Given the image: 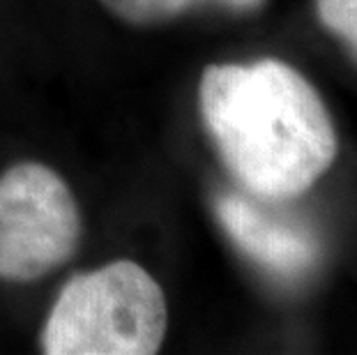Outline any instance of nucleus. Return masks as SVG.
<instances>
[{
  "mask_svg": "<svg viewBox=\"0 0 357 355\" xmlns=\"http://www.w3.org/2000/svg\"><path fill=\"white\" fill-rule=\"evenodd\" d=\"M100 3L132 26H155L180 14L189 0H100Z\"/></svg>",
  "mask_w": 357,
  "mask_h": 355,
  "instance_id": "nucleus-5",
  "label": "nucleus"
},
{
  "mask_svg": "<svg viewBox=\"0 0 357 355\" xmlns=\"http://www.w3.org/2000/svg\"><path fill=\"white\" fill-rule=\"evenodd\" d=\"M199 100L226 169L256 196L305 194L337 157V132L321 95L281 60L205 67Z\"/></svg>",
  "mask_w": 357,
  "mask_h": 355,
  "instance_id": "nucleus-1",
  "label": "nucleus"
},
{
  "mask_svg": "<svg viewBox=\"0 0 357 355\" xmlns=\"http://www.w3.org/2000/svg\"><path fill=\"white\" fill-rule=\"evenodd\" d=\"M217 215L233 243L270 273L300 277L314 268L318 243L300 226L265 215L235 194H224L217 201Z\"/></svg>",
  "mask_w": 357,
  "mask_h": 355,
  "instance_id": "nucleus-4",
  "label": "nucleus"
},
{
  "mask_svg": "<svg viewBox=\"0 0 357 355\" xmlns=\"http://www.w3.org/2000/svg\"><path fill=\"white\" fill-rule=\"evenodd\" d=\"M226 3H231L233 7H242V10H252V7L261 5L263 0H226Z\"/></svg>",
  "mask_w": 357,
  "mask_h": 355,
  "instance_id": "nucleus-7",
  "label": "nucleus"
},
{
  "mask_svg": "<svg viewBox=\"0 0 357 355\" xmlns=\"http://www.w3.org/2000/svg\"><path fill=\"white\" fill-rule=\"evenodd\" d=\"M321 24L357 58V0H316Z\"/></svg>",
  "mask_w": 357,
  "mask_h": 355,
  "instance_id": "nucleus-6",
  "label": "nucleus"
},
{
  "mask_svg": "<svg viewBox=\"0 0 357 355\" xmlns=\"http://www.w3.org/2000/svg\"><path fill=\"white\" fill-rule=\"evenodd\" d=\"M169 312L153 275L134 261H113L74 277L60 291L42 335L49 355H153Z\"/></svg>",
  "mask_w": 357,
  "mask_h": 355,
  "instance_id": "nucleus-2",
  "label": "nucleus"
},
{
  "mask_svg": "<svg viewBox=\"0 0 357 355\" xmlns=\"http://www.w3.org/2000/svg\"><path fill=\"white\" fill-rule=\"evenodd\" d=\"M79 240V206L56 171L24 162L0 176V277H47L72 259Z\"/></svg>",
  "mask_w": 357,
  "mask_h": 355,
  "instance_id": "nucleus-3",
  "label": "nucleus"
}]
</instances>
